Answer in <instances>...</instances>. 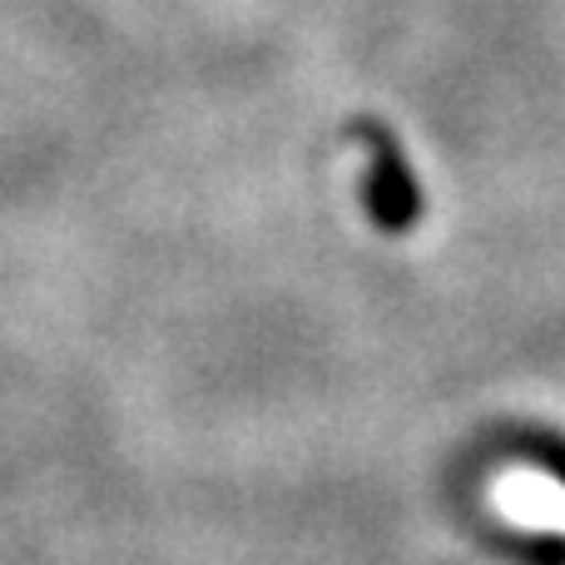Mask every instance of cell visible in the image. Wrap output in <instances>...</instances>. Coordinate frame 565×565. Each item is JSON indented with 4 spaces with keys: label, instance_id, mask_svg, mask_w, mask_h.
<instances>
[{
    "label": "cell",
    "instance_id": "obj_1",
    "mask_svg": "<svg viewBox=\"0 0 565 565\" xmlns=\"http://www.w3.org/2000/svg\"><path fill=\"white\" fill-rule=\"evenodd\" d=\"M358 139H362V149H367V179H362L367 218L382 228V234H407V228L422 218V209H427L407 154H402V145L382 125H362Z\"/></svg>",
    "mask_w": 565,
    "mask_h": 565
},
{
    "label": "cell",
    "instance_id": "obj_2",
    "mask_svg": "<svg viewBox=\"0 0 565 565\" xmlns=\"http://www.w3.org/2000/svg\"><path fill=\"white\" fill-rule=\"evenodd\" d=\"M516 451L531 457L551 481L565 487V437H556V431H526V437H516Z\"/></svg>",
    "mask_w": 565,
    "mask_h": 565
}]
</instances>
